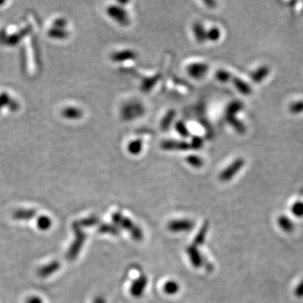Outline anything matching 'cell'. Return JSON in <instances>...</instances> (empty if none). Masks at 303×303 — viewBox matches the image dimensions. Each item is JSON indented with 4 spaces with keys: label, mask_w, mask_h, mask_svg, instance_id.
<instances>
[{
    "label": "cell",
    "mask_w": 303,
    "mask_h": 303,
    "mask_svg": "<svg viewBox=\"0 0 303 303\" xmlns=\"http://www.w3.org/2000/svg\"><path fill=\"white\" fill-rule=\"evenodd\" d=\"M161 78L160 74H157V75L153 76L152 78H148L142 81V84H141V89L143 92H149L150 90L153 89V87L155 86V84L158 83V81L159 80V78Z\"/></svg>",
    "instance_id": "cell-20"
},
{
    "label": "cell",
    "mask_w": 303,
    "mask_h": 303,
    "mask_svg": "<svg viewBox=\"0 0 303 303\" xmlns=\"http://www.w3.org/2000/svg\"><path fill=\"white\" fill-rule=\"evenodd\" d=\"M194 227L195 223L189 219L172 220L168 224V229L172 233L191 231Z\"/></svg>",
    "instance_id": "cell-6"
},
{
    "label": "cell",
    "mask_w": 303,
    "mask_h": 303,
    "mask_svg": "<svg viewBox=\"0 0 303 303\" xmlns=\"http://www.w3.org/2000/svg\"><path fill=\"white\" fill-rule=\"evenodd\" d=\"M190 147H191V149L199 150L203 147V141L199 136H194L190 142Z\"/></svg>",
    "instance_id": "cell-30"
},
{
    "label": "cell",
    "mask_w": 303,
    "mask_h": 303,
    "mask_svg": "<svg viewBox=\"0 0 303 303\" xmlns=\"http://www.w3.org/2000/svg\"><path fill=\"white\" fill-rule=\"evenodd\" d=\"M221 37V31L217 27H213L207 31V40L211 42H217Z\"/></svg>",
    "instance_id": "cell-28"
},
{
    "label": "cell",
    "mask_w": 303,
    "mask_h": 303,
    "mask_svg": "<svg viewBox=\"0 0 303 303\" xmlns=\"http://www.w3.org/2000/svg\"><path fill=\"white\" fill-rule=\"evenodd\" d=\"M186 253L190 260V263L195 268H200L202 266L205 267V265L209 262L206 260V258H204L203 255L198 249L197 246H195L193 243L187 247Z\"/></svg>",
    "instance_id": "cell-5"
},
{
    "label": "cell",
    "mask_w": 303,
    "mask_h": 303,
    "mask_svg": "<svg viewBox=\"0 0 303 303\" xmlns=\"http://www.w3.org/2000/svg\"><path fill=\"white\" fill-rule=\"evenodd\" d=\"M233 83H234V85L235 86V88H236L241 94L244 95H250L251 92H252V89H251L250 85H248L246 82L242 80L241 78H238V77H234V78H233Z\"/></svg>",
    "instance_id": "cell-16"
},
{
    "label": "cell",
    "mask_w": 303,
    "mask_h": 303,
    "mask_svg": "<svg viewBox=\"0 0 303 303\" xmlns=\"http://www.w3.org/2000/svg\"><path fill=\"white\" fill-rule=\"evenodd\" d=\"M75 242H73V244L70 248L69 253H68V257L71 259H75L77 257L78 253H79V251L83 247L85 239H86V235L84 232L81 230L80 228H78V226H75Z\"/></svg>",
    "instance_id": "cell-8"
},
{
    "label": "cell",
    "mask_w": 303,
    "mask_h": 303,
    "mask_svg": "<svg viewBox=\"0 0 303 303\" xmlns=\"http://www.w3.org/2000/svg\"><path fill=\"white\" fill-rule=\"evenodd\" d=\"M209 67L207 64L196 62L192 63L187 67V72L190 77L195 79L203 78L208 72Z\"/></svg>",
    "instance_id": "cell-10"
},
{
    "label": "cell",
    "mask_w": 303,
    "mask_h": 303,
    "mask_svg": "<svg viewBox=\"0 0 303 303\" xmlns=\"http://www.w3.org/2000/svg\"><path fill=\"white\" fill-rule=\"evenodd\" d=\"M29 303H42V302L37 298H31V300L29 301Z\"/></svg>",
    "instance_id": "cell-37"
},
{
    "label": "cell",
    "mask_w": 303,
    "mask_h": 303,
    "mask_svg": "<svg viewBox=\"0 0 303 303\" xmlns=\"http://www.w3.org/2000/svg\"><path fill=\"white\" fill-rule=\"evenodd\" d=\"M192 31L198 43H204L207 40V31L204 28L203 25L200 22L194 23Z\"/></svg>",
    "instance_id": "cell-12"
},
{
    "label": "cell",
    "mask_w": 303,
    "mask_h": 303,
    "mask_svg": "<svg viewBox=\"0 0 303 303\" xmlns=\"http://www.w3.org/2000/svg\"><path fill=\"white\" fill-rule=\"evenodd\" d=\"M208 229L209 223L206 222L202 225V227L200 228V230L198 232V234H196L194 242H193V244H195L197 247L203 244L204 242H205V240H206V234L208 233Z\"/></svg>",
    "instance_id": "cell-19"
},
{
    "label": "cell",
    "mask_w": 303,
    "mask_h": 303,
    "mask_svg": "<svg viewBox=\"0 0 303 303\" xmlns=\"http://www.w3.org/2000/svg\"><path fill=\"white\" fill-rule=\"evenodd\" d=\"M67 114L69 115L68 117H72V118H78V117H80V112L78 111V110H76V109H72V110H70L68 112H67Z\"/></svg>",
    "instance_id": "cell-34"
},
{
    "label": "cell",
    "mask_w": 303,
    "mask_h": 303,
    "mask_svg": "<svg viewBox=\"0 0 303 303\" xmlns=\"http://www.w3.org/2000/svg\"><path fill=\"white\" fill-rule=\"evenodd\" d=\"M112 222L119 228L125 229V231L129 232L130 235L134 240L140 242L143 240V232L138 226L131 221L130 218L125 217L122 213L117 212H114L112 216Z\"/></svg>",
    "instance_id": "cell-1"
},
{
    "label": "cell",
    "mask_w": 303,
    "mask_h": 303,
    "mask_svg": "<svg viewBox=\"0 0 303 303\" xmlns=\"http://www.w3.org/2000/svg\"><path fill=\"white\" fill-rule=\"evenodd\" d=\"M176 112L175 110H170L164 116L160 123V127L164 131H168L170 129V125H172L173 121L176 118Z\"/></svg>",
    "instance_id": "cell-18"
},
{
    "label": "cell",
    "mask_w": 303,
    "mask_h": 303,
    "mask_svg": "<svg viewBox=\"0 0 303 303\" xmlns=\"http://www.w3.org/2000/svg\"><path fill=\"white\" fill-rule=\"evenodd\" d=\"M226 120L228 121V124L232 125L234 130L238 131L239 133L243 134L247 131V128L245 126L244 124L241 121L239 120L236 116H226Z\"/></svg>",
    "instance_id": "cell-13"
},
{
    "label": "cell",
    "mask_w": 303,
    "mask_h": 303,
    "mask_svg": "<svg viewBox=\"0 0 303 303\" xmlns=\"http://www.w3.org/2000/svg\"><path fill=\"white\" fill-rule=\"evenodd\" d=\"M39 223L40 228L46 230V229L49 228V226L51 225V221L48 219V218H47V217H42V218L39 220V223Z\"/></svg>",
    "instance_id": "cell-32"
},
{
    "label": "cell",
    "mask_w": 303,
    "mask_h": 303,
    "mask_svg": "<svg viewBox=\"0 0 303 303\" xmlns=\"http://www.w3.org/2000/svg\"><path fill=\"white\" fill-rule=\"evenodd\" d=\"M185 160H186L187 164H189L190 166L196 168V169H199V168L201 167L203 165V160L199 156H188Z\"/></svg>",
    "instance_id": "cell-24"
},
{
    "label": "cell",
    "mask_w": 303,
    "mask_h": 303,
    "mask_svg": "<svg viewBox=\"0 0 303 303\" xmlns=\"http://www.w3.org/2000/svg\"><path fill=\"white\" fill-rule=\"evenodd\" d=\"M137 58L136 52L132 50H123L117 52L112 54V60L116 62H121V61L134 60Z\"/></svg>",
    "instance_id": "cell-11"
},
{
    "label": "cell",
    "mask_w": 303,
    "mask_h": 303,
    "mask_svg": "<svg viewBox=\"0 0 303 303\" xmlns=\"http://www.w3.org/2000/svg\"><path fill=\"white\" fill-rule=\"evenodd\" d=\"M289 111L293 114H298V113L303 112V100L291 104V106H289Z\"/></svg>",
    "instance_id": "cell-29"
},
{
    "label": "cell",
    "mask_w": 303,
    "mask_h": 303,
    "mask_svg": "<svg viewBox=\"0 0 303 303\" xmlns=\"http://www.w3.org/2000/svg\"><path fill=\"white\" fill-rule=\"evenodd\" d=\"M292 214L297 217H303V202L297 201L292 206Z\"/></svg>",
    "instance_id": "cell-27"
},
{
    "label": "cell",
    "mask_w": 303,
    "mask_h": 303,
    "mask_svg": "<svg viewBox=\"0 0 303 303\" xmlns=\"http://www.w3.org/2000/svg\"><path fill=\"white\" fill-rule=\"evenodd\" d=\"M176 129L177 132H178L181 136H183V137H188V136H189V130L187 129L186 125H185V124H184L183 121H177L176 124Z\"/></svg>",
    "instance_id": "cell-25"
},
{
    "label": "cell",
    "mask_w": 303,
    "mask_h": 303,
    "mask_svg": "<svg viewBox=\"0 0 303 303\" xmlns=\"http://www.w3.org/2000/svg\"><path fill=\"white\" fill-rule=\"evenodd\" d=\"M294 294L297 298H303V280L301 281L300 283L298 284V287H296L295 290H294Z\"/></svg>",
    "instance_id": "cell-33"
},
{
    "label": "cell",
    "mask_w": 303,
    "mask_h": 303,
    "mask_svg": "<svg viewBox=\"0 0 303 303\" xmlns=\"http://www.w3.org/2000/svg\"><path fill=\"white\" fill-rule=\"evenodd\" d=\"M81 223H82L83 225L85 226V227H90V226L96 225V224L99 223V218H98L97 217H95V216H93V217H89V218L84 219Z\"/></svg>",
    "instance_id": "cell-31"
},
{
    "label": "cell",
    "mask_w": 303,
    "mask_h": 303,
    "mask_svg": "<svg viewBox=\"0 0 303 303\" xmlns=\"http://www.w3.org/2000/svg\"><path fill=\"white\" fill-rule=\"evenodd\" d=\"M107 14L119 25L126 26L130 24V18L127 12L121 6H110L107 8Z\"/></svg>",
    "instance_id": "cell-4"
},
{
    "label": "cell",
    "mask_w": 303,
    "mask_h": 303,
    "mask_svg": "<svg viewBox=\"0 0 303 303\" xmlns=\"http://www.w3.org/2000/svg\"><path fill=\"white\" fill-rule=\"evenodd\" d=\"M94 303H106V299L103 298V297H97V298H95V300H94Z\"/></svg>",
    "instance_id": "cell-35"
},
{
    "label": "cell",
    "mask_w": 303,
    "mask_h": 303,
    "mask_svg": "<svg viewBox=\"0 0 303 303\" xmlns=\"http://www.w3.org/2000/svg\"><path fill=\"white\" fill-rule=\"evenodd\" d=\"M216 78L222 83H227L231 79L232 75L230 72L226 70H218L216 73Z\"/></svg>",
    "instance_id": "cell-26"
},
{
    "label": "cell",
    "mask_w": 303,
    "mask_h": 303,
    "mask_svg": "<svg viewBox=\"0 0 303 303\" xmlns=\"http://www.w3.org/2000/svg\"><path fill=\"white\" fill-rule=\"evenodd\" d=\"M180 291V285L175 281H169L164 285V292L168 295H175Z\"/></svg>",
    "instance_id": "cell-23"
},
{
    "label": "cell",
    "mask_w": 303,
    "mask_h": 303,
    "mask_svg": "<svg viewBox=\"0 0 303 303\" xmlns=\"http://www.w3.org/2000/svg\"><path fill=\"white\" fill-rule=\"evenodd\" d=\"M127 150L132 155L139 154L142 150V140L136 139L131 141L127 146Z\"/></svg>",
    "instance_id": "cell-22"
},
{
    "label": "cell",
    "mask_w": 303,
    "mask_h": 303,
    "mask_svg": "<svg viewBox=\"0 0 303 303\" xmlns=\"http://www.w3.org/2000/svg\"><path fill=\"white\" fill-rule=\"evenodd\" d=\"M144 108L140 103L131 102L125 104L121 110V117L124 120H133L137 117H142L144 113Z\"/></svg>",
    "instance_id": "cell-3"
},
{
    "label": "cell",
    "mask_w": 303,
    "mask_h": 303,
    "mask_svg": "<svg viewBox=\"0 0 303 303\" xmlns=\"http://www.w3.org/2000/svg\"><path fill=\"white\" fill-rule=\"evenodd\" d=\"M161 148L167 151H188L191 149L190 143L179 140H165L162 142Z\"/></svg>",
    "instance_id": "cell-9"
},
{
    "label": "cell",
    "mask_w": 303,
    "mask_h": 303,
    "mask_svg": "<svg viewBox=\"0 0 303 303\" xmlns=\"http://www.w3.org/2000/svg\"><path fill=\"white\" fill-rule=\"evenodd\" d=\"M98 231L101 234H111L113 236H118L121 234L120 228L114 223H103L100 226Z\"/></svg>",
    "instance_id": "cell-17"
},
{
    "label": "cell",
    "mask_w": 303,
    "mask_h": 303,
    "mask_svg": "<svg viewBox=\"0 0 303 303\" xmlns=\"http://www.w3.org/2000/svg\"><path fill=\"white\" fill-rule=\"evenodd\" d=\"M244 164V159H241V158L235 159L230 165H228V167L226 168L225 170L220 173V181L223 182L231 181L232 179L234 178V176L242 170Z\"/></svg>",
    "instance_id": "cell-2"
},
{
    "label": "cell",
    "mask_w": 303,
    "mask_h": 303,
    "mask_svg": "<svg viewBox=\"0 0 303 303\" xmlns=\"http://www.w3.org/2000/svg\"><path fill=\"white\" fill-rule=\"evenodd\" d=\"M278 225L282 231L287 233V234L292 233L295 229V225H294L293 222L286 216H281L279 217Z\"/></svg>",
    "instance_id": "cell-15"
},
{
    "label": "cell",
    "mask_w": 303,
    "mask_h": 303,
    "mask_svg": "<svg viewBox=\"0 0 303 303\" xmlns=\"http://www.w3.org/2000/svg\"><path fill=\"white\" fill-rule=\"evenodd\" d=\"M148 277L144 274H141L130 287V293L133 298H139L143 295L145 289L148 286Z\"/></svg>",
    "instance_id": "cell-7"
},
{
    "label": "cell",
    "mask_w": 303,
    "mask_h": 303,
    "mask_svg": "<svg viewBox=\"0 0 303 303\" xmlns=\"http://www.w3.org/2000/svg\"><path fill=\"white\" fill-rule=\"evenodd\" d=\"M204 3H206V5L210 7V8H213L215 5H217V3L214 1H205Z\"/></svg>",
    "instance_id": "cell-36"
},
{
    "label": "cell",
    "mask_w": 303,
    "mask_h": 303,
    "mask_svg": "<svg viewBox=\"0 0 303 303\" xmlns=\"http://www.w3.org/2000/svg\"><path fill=\"white\" fill-rule=\"evenodd\" d=\"M243 109V104L240 100H235L228 105L226 110V116H236L238 112H240Z\"/></svg>",
    "instance_id": "cell-21"
},
{
    "label": "cell",
    "mask_w": 303,
    "mask_h": 303,
    "mask_svg": "<svg viewBox=\"0 0 303 303\" xmlns=\"http://www.w3.org/2000/svg\"><path fill=\"white\" fill-rule=\"evenodd\" d=\"M270 72V68L268 66H261L259 67L258 69H256L255 71H253L251 73V78L253 82L255 83H260L264 78L267 77L268 74Z\"/></svg>",
    "instance_id": "cell-14"
}]
</instances>
